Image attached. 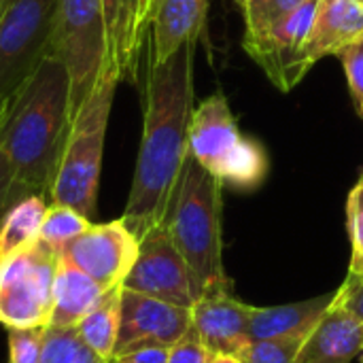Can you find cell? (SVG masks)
Wrapping results in <instances>:
<instances>
[{"instance_id":"obj_1","label":"cell","mask_w":363,"mask_h":363,"mask_svg":"<svg viewBox=\"0 0 363 363\" xmlns=\"http://www.w3.org/2000/svg\"><path fill=\"white\" fill-rule=\"evenodd\" d=\"M198 40L185 43L164 62H151L145 89V121L132 189L123 211L125 225L140 240L164 223L187 151L194 113V66Z\"/></svg>"},{"instance_id":"obj_2","label":"cell","mask_w":363,"mask_h":363,"mask_svg":"<svg viewBox=\"0 0 363 363\" xmlns=\"http://www.w3.org/2000/svg\"><path fill=\"white\" fill-rule=\"evenodd\" d=\"M70 123L68 70L47 57L9 100L0 123V151L15 174L13 204L32 194L49 200Z\"/></svg>"},{"instance_id":"obj_3","label":"cell","mask_w":363,"mask_h":363,"mask_svg":"<svg viewBox=\"0 0 363 363\" xmlns=\"http://www.w3.org/2000/svg\"><path fill=\"white\" fill-rule=\"evenodd\" d=\"M223 187L215 174L187 155L162 223L191 270L198 298L211 289L232 287L223 268Z\"/></svg>"},{"instance_id":"obj_4","label":"cell","mask_w":363,"mask_h":363,"mask_svg":"<svg viewBox=\"0 0 363 363\" xmlns=\"http://www.w3.org/2000/svg\"><path fill=\"white\" fill-rule=\"evenodd\" d=\"M117 72L106 66L98 85L77 111L70 123L68 140L51 187L49 204H64L85 217H94L102 170L104 138L113 98L119 85Z\"/></svg>"},{"instance_id":"obj_5","label":"cell","mask_w":363,"mask_h":363,"mask_svg":"<svg viewBox=\"0 0 363 363\" xmlns=\"http://www.w3.org/2000/svg\"><path fill=\"white\" fill-rule=\"evenodd\" d=\"M187 151L223 185L253 189L268 174L266 151L242 136L223 91H215L194 108Z\"/></svg>"},{"instance_id":"obj_6","label":"cell","mask_w":363,"mask_h":363,"mask_svg":"<svg viewBox=\"0 0 363 363\" xmlns=\"http://www.w3.org/2000/svg\"><path fill=\"white\" fill-rule=\"evenodd\" d=\"M51 57L68 70L74 117L108 66L102 0H57Z\"/></svg>"},{"instance_id":"obj_7","label":"cell","mask_w":363,"mask_h":363,"mask_svg":"<svg viewBox=\"0 0 363 363\" xmlns=\"http://www.w3.org/2000/svg\"><path fill=\"white\" fill-rule=\"evenodd\" d=\"M60 251L43 240L0 259V325L49 328Z\"/></svg>"},{"instance_id":"obj_8","label":"cell","mask_w":363,"mask_h":363,"mask_svg":"<svg viewBox=\"0 0 363 363\" xmlns=\"http://www.w3.org/2000/svg\"><path fill=\"white\" fill-rule=\"evenodd\" d=\"M57 0H4L0 6V104L51 57Z\"/></svg>"},{"instance_id":"obj_9","label":"cell","mask_w":363,"mask_h":363,"mask_svg":"<svg viewBox=\"0 0 363 363\" xmlns=\"http://www.w3.org/2000/svg\"><path fill=\"white\" fill-rule=\"evenodd\" d=\"M121 287L183 308H191L198 300L191 270L164 225L140 238L136 262Z\"/></svg>"},{"instance_id":"obj_10","label":"cell","mask_w":363,"mask_h":363,"mask_svg":"<svg viewBox=\"0 0 363 363\" xmlns=\"http://www.w3.org/2000/svg\"><path fill=\"white\" fill-rule=\"evenodd\" d=\"M315 11L317 0H308L279 28L264 34H245V51L281 91H291L313 68L306 57V40Z\"/></svg>"},{"instance_id":"obj_11","label":"cell","mask_w":363,"mask_h":363,"mask_svg":"<svg viewBox=\"0 0 363 363\" xmlns=\"http://www.w3.org/2000/svg\"><path fill=\"white\" fill-rule=\"evenodd\" d=\"M138 247L140 240L119 217L106 223H91L62 249V255L104 289H113L123 285L136 262Z\"/></svg>"},{"instance_id":"obj_12","label":"cell","mask_w":363,"mask_h":363,"mask_svg":"<svg viewBox=\"0 0 363 363\" xmlns=\"http://www.w3.org/2000/svg\"><path fill=\"white\" fill-rule=\"evenodd\" d=\"M191 330V308H183L151 296L123 289L121 328L115 355L145 345L172 347Z\"/></svg>"},{"instance_id":"obj_13","label":"cell","mask_w":363,"mask_h":363,"mask_svg":"<svg viewBox=\"0 0 363 363\" xmlns=\"http://www.w3.org/2000/svg\"><path fill=\"white\" fill-rule=\"evenodd\" d=\"M249 304L240 302L232 287L202 294L191 306V330L215 355L238 357L249 340Z\"/></svg>"},{"instance_id":"obj_14","label":"cell","mask_w":363,"mask_h":363,"mask_svg":"<svg viewBox=\"0 0 363 363\" xmlns=\"http://www.w3.org/2000/svg\"><path fill=\"white\" fill-rule=\"evenodd\" d=\"M363 351V323L334 300L304 340L296 363H357Z\"/></svg>"},{"instance_id":"obj_15","label":"cell","mask_w":363,"mask_h":363,"mask_svg":"<svg viewBox=\"0 0 363 363\" xmlns=\"http://www.w3.org/2000/svg\"><path fill=\"white\" fill-rule=\"evenodd\" d=\"M208 0H155L151 11V62H164L185 43L200 40Z\"/></svg>"},{"instance_id":"obj_16","label":"cell","mask_w":363,"mask_h":363,"mask_svg":"<svg viewBox=\"0 0 363 363\" xmlns=\"http://www.w3.org/2000/svg\"><path fill=\"white\" fill-rule=\"evenodd\" d=\"M106 26V60L119 81H136L147 30L140 21L138 0H102Z\"/></svg>"},{"instance_id":"obj_17","label":"cell","mask_w":363,"mask_h":363,"mask_svg":"<svg viewBox=\"0 0 363 363\" xmlns=\"http://www.w3.org/2000/svg\"><path fill=\"white\" fill-rule=\"evenodd\" d=\"M359 36H363V4L359 0H317L306 57L315 66L328 55H338Z\"/></svg>"},{"instance_id":"obj_18","label":"cell","mask_w":363,"mask_h":363,"mask_svg":"<svg viewBox=\"0 0 363 363\" xmlns=\"http://www.w3.org/2000/svg\"><path fill=\"white\" fill-rule=\"evenodd\" d=\"M336 300L334 294H325L319 298L302 300L296 304L268 306V308H251L249 319V340H272L294 334H311L315 325L323 319L330 306Z\"/></svg>"},{"instance_id":"obj_19","label":"cell","mask_w":363,"mask_h":363,"mask_svg":"<svg viewBox=\"0 0 363 363\" xmlns=\"http://www.w3.org/2000/svg\"><path fill=\"white\" fill-rule=\"evenodd\" d=\"M106 291L108 289H104L60 253L49 328H74Z\"/></svg>"},{"instance_id":"obj_20","label":"cell","mask_w":363,"mask_h":363,"mask_svg":"<svg viewBox=\"0 0 363 363\" xmlns=\"http://www.w3.org/2000/svg\"><path fill=\"white\" fill-rule=\"evenodd\" d=\"M121 294H123L121 285L108 289L98 300V304L74 325L79 338L94 353L111 362L115 357V347L121 328Z\"/></svg>"},{"instance_id":"obj_21","label":"cell","mask_w":363,"mask_h":363,"mask_svg":"<svg viewBox=\"0 0 363 363\" xmlns=\"http://www.w3.org/2000/svg\"><path fill=\"white\" fill-rule=\"evenodd\" d=\"M49 200L43 196H26L17 200L0 221V259L15 255L40 240V228Z\"/></svg>"},{"instance_id":"obj_22","label":"cell","mask_w":363,"mask_h":363,"mask_svg":"<svg viewBox=\"0 0 363 363\" xmlns=\"http://www.w3.org/2000/svg\"><path fill=\"white\" fill-rule=\"evenodd\" d=\"M40 363H113L94 353L74 328H47Z\"/></svg>"},{"instance_id":"obj_23","label":"cell","mask_w":363,"mask_h":363,"mask_svg":"<svg viewBox=\"0 0 363 363\" xmlns=\"http://www.w3.org/2000/svg\"><path fill=\"white\" fill-rule=\"evenodd\" d=\"M89 225L91 219L81 215L79 211L64 204H49L40 228V240L62 253V249L77 236H81Z\"/></svg>"},{"instance_id":"obj_24","label":"cell","mask_w":363,"mask_h":363,"mask_svg":"<svg viewBox=\"0 0 363 363\" xmlns=\"http://www.w3.org/2000/svg\"><path fill=\"white\" fill-rule=\"evenodd\" d=\"M308 0H249L242 6L245 34H264L285 23Z\"/></svg>"},{"instance_id":"obj_25","label":"cell","mask_w":363,"mask_h":363,"mask_svg":"<svg viewBox=\"0 0 363 363\" xmlns=\"http://www.w3.org/2000/svg\"><path fill=\"white\" fill-rule=\"evenodd\" d=\"M347 230L351 238V264L345 285H355L363 279V174L347 200Z\"/></svg>"},{"instance_id":"obj_26","label":"cell","mask_w":363,"mask_h":363,"mask_svg":"<svg viewBox=\"0 0 363 363\" xmlns=\"http://www.w3.org/2000/svg\"><path fill=\"white\" fill-rule=\"evenodd\" d=\"M306 338L308 334H294L272 340H255L240 351L238 359L242 363H296Z\"/></svg>"},{"instance_id":"obj_27","label":"cell","mask_w":363,"mask_h":363,"mask_svg":"<svg viewBox=\"0 0 363 363\" xmlns=\"http://www.w3.org/2000/svg\"><path fill=\"white\" fill-rule=\"evenodd\" d=\"M47 328L9 330V363H40Z\"/></svg>"},{"instance_id":"obj_28","label":"cell","mask_w":363,"mask_h":363,"mask_svg":"<svg viewBox=\"0 0 363 363\" xmlns=\"http://www.w3.org/2000/svg\"><path fill=\"white\" fill-rule=\"evenodd\" d=\"M347 81H349V91L353 98V104L357 113L363 117V36H359L355 43L345 47L338 53Z\"/></svg>"},{"instance_id":"obj_29","label":"cell","mask_w":363,"mask_h":363,"mask_svg":"<svg viewBox=\"0 0 363 363\" xmlns=\"http://www.w3.org/2000/svg\"><path fill=\"white\" fill-rule=\"evenodd\" d=\"M213 351L202 342V338L189 330L181 340L170 347L168 363H208L213 359Z\"/></svg>"},{"instance_id":"obj_30","label":"cell","mask_w":363,"mask_h":363,"mask_svg":"<svg viewBox=\"0 0 363 363\" xmlns=\"http://www.w3.org/2000/svg\"><path fill=\"white\" fill-rule=\"evenodd\" d=\"M170 347L164 345H145L138 349H132L128 353L115 355L113 363H168Z\"/></svg>"},{"instance_id":"obj_31","label":"cell","mask_w":363,"mask_h":363,"mask_svg":"<svg viewBox=\"0 0 363 363\" xmlns=\"http://www.w3.org/2000/svg\"><path fill=\"white\" fill-rule=\"evenodd\" d=\"M336 302L342 304L349 313H353L363 323V279L355 285H340L336 289Z\"/></svg>"},{"instance_id":"obj_32","label":"cell","mask_w":363,"mask_h":363,"mask_svg":"<svg viewBox=\"0 0 363 363\" xmlns=\"http://www.w3.org/2000/svg\"><path fill=\"white\" fill-rule=\"evenodd\" d=\"M13 189H15V174L11 162L0 151V221L4 213L13 206Z\"/></svg>"},{"instance_id":"obj_33","label":"cell","mask_w":363,"mask_h":363,"mask_svg":"<svg viewBox=\"0 0 363 363\" xmlns=\"http://www.w3.org/2000/svg\"><path fill=\"white\" fill-rule=\"evenodd\" d=\"M153 2L155 0H138V13H140V21L145 26V30L149 32V23H151V11H153Z\"/></svg>"},{"instance_id":"obj_34","label":"cell","mask_w":363,"mask_h":363,"mask_svg":"<svg viewBox=\"0 0 363 363\" xmlns=\"http://www.w3.org/2000/svg\"><path fill=\"white\" fill-rule=\"evenodd\" d=\"M208 363H242L238 357H230V355H213V359Z\"/></svg>"},{"instance_id":"obj_35","label":"cell","mask_w":363,"mask_h":363,"mask_svg":"<svg viewBox=\"0 0 363 363\" xmlns=\"http://www.w3.org/2000/svg\"><path fill=\"white\" fill-rule=\"evenodd\" d=\"M6 104H9V100L0 104V123H2V117H4V111H6Z\"/></svg>"},{"instance_id":"obj_36","label":"cell","mask_w":363,"mask_h":363,"mask_svg":"<svg viewBox=\"0 0 363 363\" xmlns=\"http://www.w3.org/2000/svg\"><path fill=\"white\" fill-rule=\"evenodd\" d=\"M234 2H236V4H238V6H245V4H247V2H249V0H234Z\"/></svg>"},{"instance_id":"obj_37","label":"cell","mask_w":363,"mask_h":363,"mask_svg":"<svg viewBox=\"0 0 363 363\" xmlns=\"http://www.w3.org/2000/svg\"><path fill=\"white\" fill-rule=\"evenodd\" d=\"M357 363H363V351H362V355H359V359H357Z\"/></svg>"},{"instance_id":"obj_38","label":"cell","mask_w":363,"mask_h":363,"mask_svg":"<svg viewBox=\"0 0 363 363\" xmlns=\"http://www.w3.org/2000/svg\"><path fill=\"white\" fill-rule=\"evenodd\" d=\"M2 2H4V0H0V6H2Z\"/></svg>"},{"instance_id":"obj_39","label":"cell","mask_w":363,"mask_h":363,"mask_svg":"<svg viewBox=\"0 0 363 363\" xmlns=\"http://www.w3.org/2000/svg\"><path fill=\"white\" fill-rule=\"evenodd\" d=\"M359 2H362V4H363V0H359Z\"/></svg>"}]
</instances>
